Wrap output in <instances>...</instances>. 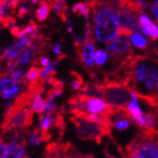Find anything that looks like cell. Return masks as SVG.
<instances>
[{"mask_svg":"<svg viewBox=\"0 0 158 158\" xmlns=\"http://www.w3.org/2000/svg\"><path fill=\"white\" fill-rule=\"evenodd\" d=\"M128 67L129 89L151 104L158 105V57L133 55Z\"/></svg>","mask_w":158,"mask_h":158,"instance_id":"1","label":"cell"},{"mask_svg":"<svg viewBox=\"0 0 158 158\" xmlns=\"http://www.w3.org/2000/svg\"><path fill=\"white\" fill-rule=\"evenodd\" d=\"M94 12V36L101 43H108L118 32L117 9L107 2L91 0L87 2Z\"/></svg>","mask_w":158,"mask_h":158,"instance_id":"2","label":"cell"},{"mask_svg":"<svg viewBox=\"0 0 158 158\" xmlns=\"http://www.w3.org/2000/svg\"><path fill=\"white\" fill-rule=\"evenodd\" d=\"M136 97L137 94L126 85L114 82H106L102 85V98L116 109L126 108L132 98Z\"/></svg>","mask_w":158,"mask_h":158,"instance_id":"3","label":"cell"},{"mask_svg":"<svg viewBox=\"0 0 158 158\" xmlns=\"http://www.w3.org/2000/svg\"><path fill=\"white\" fill-rule=\"evenodd\" d=\"M73 121L76 124L78 136L82 139H98L108 129V125L93 123L82 117L76 116Z\"/></svg>","mask_w":158,"mask_h":158,"instance_id":"4","label":"cell"},{"mask_svg":"<svg viewBox=\"0 0 158 158\" xmlns=\"http://www.w3.org/2000/svg\"><path fill=\"white\" fill-rule=\"evenodd\" d=\"M128 158H158V143L145 140L134 147Z\"/></svg>","mask_w":158,"mask_h":158,"instance_id":"5","label":"cell"},{"mask_svg":"<svg viewBox=\"0 0 158 158\" xmlns=\"http://www.w3.org/2000/svg\"><path fill=\"white\" fill-rule=\"evenodd\" d=\"M118 19L121 26L131 29L132 31H138L140 29L138 19L136 15L138 13L134 12L126 7H118Z\"/></svg>","mask_w":158,"mask_h":158,"instance_id":"6","label":"cell"},{"mask_svg":"<svg viewBox=\"0 0 158 158\" xmlns=\"http://www.w3.org/2000/svg\"><path fill=\"white\" fill-rule=\"evenodd\" d=\"M31 42H32V40L27 35L19 38V42H17L14 45H12L9 48H6L4 50L3 55H2V60L8 61V62L14 60L18 55H20L21 52H23L26 49V47H28L31 44Z\"/></svg>","mask_w":158,"mask_h":158,"instance_id":"7","label":"cell"},{"mask_svg":"<svg viewBox=\"0 0 158 158\" xmlns=\"http://www.w3.org/2000/svg\"><path fill=\"white\" fill-rule=\"evenodd\" d=\"M77 54L79 56L82 65L88 69H93L94 66V56H96V52H94V45L93 41H88L84 46L76 48Z\"/></svg>","mask_w":158,"mask_h":158,"instance_id":"8","label":"cell"},{"mask_svg":"<svg viewBox=\"0 0 158 158\" xmlns=\"http://www.w3.org/2000/svg\"><path fill=\"white\" fill-rule=\"evenodd\" d=\"M0 158H27L26 148L18 137H14L9 142L7 151L0 154Z\"/></svg>","mask_w":158,"mask_h":158,"instance_id":"9","label":"cell"},{"mask_svg":"<svg viewBox=\"0 0 158 158\" xmlns=\"http://www.w3.org/2000/svg\"><path fill=\"white\" fill-rule=\"evenodd\" d=\"M140 28L143 31V33L148 37H151L152 41H156L158 39V26L148 19V15L141 14L139 18Z\"/></svg>","mask_w":158,"mask_h":158,"instance_id":"10","label":"cell"},{"mask_svg":"<svg viewBox=\"0 0 158 158\" xmlns=\"http://www.w3.org/2000/svg\"><path fill=\"white\" fill-rule=\"evenodd\" d=\"M19 82L13 78H2L1 80V96L4 99H10L19 93Z\"/></svg>","mask_w":158,"mask_h":158,"instance_id":"11","label":"cell"},{"mask_svg":"<svg viewBox=\"0 0 158 158\" xmlns=\"http://www.w3.org/2000/svg\"><path fill=\"white\" fill-rule=\"evenodd\" d=\"M157 118L153 114H146L144 113L141 117L133 120V123L137 124L139 127L146 129L148 131H152L155 128Z\"/></svg>","mask_w":158,"mask_h":158,"instance_id":"12","label":"cell"},{"mask_svg":"<svg viewBox=\"0 0 158 158\" xmlns=\"http://www.w3.org/2000/svg\"><path fill=\"white\" fill-rule=\"evenodd\" d=\"M58 118L49 114H44L40 118V130L44 134H46L53 125L57 123Z\"/></svg>","mask_w":158,"mask_h":158,"instance_id":"13","label":"cell"},{"mask_svg":"<svg viewBox=\"0 0 158 158\" xmlns=\"http://www.w3.org/2000/svg\"><path fill=\"white\" fill-rule=\"evenodd\" d=\"M126 110H127V112H128L130 118H132V121L141 117L144 114V112L142 111V109L139 105V98L138 97L132 98V100L129 102L128 105L126 106Z\"/></svg>","mask_w":158,"mask_h":158,"instance_id":"14","label":"cell"},{"mask_svg":"<svg viewBox=\"0 0 158 158\" xmlns=\"http://www.w3.org/2000/svg\"><path fill=\"white\" fill-rule=\"evenodd\" d=\"M46 102L44 100L41 94H36L32 99V105H31V110L33 113L36 114H42L45 110Z\"/></svg>","mask_w":158,"mask_h":158,"instance_id":"15","label":"cell"},{"mask_svg":"<svg viewBox=\"0 0 158 158\" xmlns=\"http://www.w3.org/2000/svg\"><path fill=\"white\" fill-rule=\"evenodd\" d=\"M51 10L48 1H41L39 9L35 13V17L39 21H44L48 17L49 11Z\"/></svg>","mask_w":158,"mask_h":158,"instance_id":"16","label":"cell"},{"mask_svg":"<svg viewBox=\"0 0 158 158\" xmlns=\"http://www.w3.org/2000/svg\"><path fill=\"white\" fill-rule=\"evenodd\" d=\"M70 76H72V81H70V86H72L73 90L79 91V90H84V79L82 76L76 73L75 70H73L70 73Z\"/></svg>","mask_w":158,"mask_h":158,"instance_id":"17","label":"cell"},{"mask_svg":"<svg viewBox=\"0 0 158 158\" xmlns=\"http://www.w3.org/2000/svg\"><path fill=\"white\" fill-rule=\"evenodd\" d=\"M90 6L85 3H77L73 7V13L79 17H83L88 19L89 17V11H90Z\"/></svg>","mask_w":158,"mask_h":158,"instance_id":"18","label":"cell"},{"mask_svg":"<svg viewBox=\"0 0 158 158\" xmlns=\"http://www.w3.org/2000/svg\"><path fill=\"white\" fill-rule=\"evenodd\" d=\"M42 72L43 69H41L40 68L32 67L25 74V78L29 82H38L42 78Z\"/></svg>","mask_w":158,"mask_h":158,"instance_id":"19","label":"cell"},{"mask_svg":"<svg viewBox=\"0 0 158 158\" xmlns=\"http://www.w3.org/2000/svg\"><path fill=\"white\" fill-rule=\"evenodd\" d=\"M44 140V133L41 131H34L30 134L27 138V143L31 147H39Z\"/></svg>","mask_w":158,"mask_h":158,"instance_id":"20","label":"cell"},{"mask_svg":"<svg viewBox=\"0 0 158 158\" xmlns=\"http://www.w3.org/2000/svg\"><path fill=\"white\" fill-rule=\"evenodd\" d=\"M130 41L134 45L137 47V48H140V49H145V48H147V46H148L147 40L142 35H140L139 33L132 34Z\"/></svg>","mask_w":158,"mask_h":158,"instance_id":"21","label":"cell"},{"mask_svg":"<svg viewBox=\"0 0 158 158\" xmlns=\"http://www.w3.org/2000/svg\"><path fill=\"white\" fill-rule=\"evenodd\" d=\"M94 60H96L97 65L101 66L103 65L107 60V53L103 50H98L96 52V56H94Z\"/></svg>","mask_w":158,"mask_h":158,"instance_id":"22","label":"cell"},{"mask_svg":"<svg viewBox=\"0 0 158 158\" xmlns=\"http://www.w3.org/2000/svg\"><path fill=\"white\" fill-rule=\"evenodd\" d=\"M31 53H32V50L31 49H26L22 52V54L20 55V57L19 58V63L20 64H23V63H28L30 61L31 58Z\"/></svg>","mask_w":158,"mask_h":158,"instance_id":"23","label":"cell"},{"mask_svg":"<svg viewBox=\"0 0 158 158\" xmlns=\"http://www.w3.org/2000/svg\"><path fill=\"white\" fill-rule=\"evenodd\" d=\"M15 19L13 17H8V15L1 17V24L4 28H8L9 26L15 24Z\"/></svg>","mask_w":158,"mask_h":158,"instance_id":"24","label":"cell"},{"mask_svg":"<svg viewBox=\"0 0 158 158\" xmlns=\"http://www.w3.org/2000/svg\"><path fill=\"white\" fill-rule=\"evenodd\" d=\"M21 69H15L14 70V72L11 73V78H13L14 80H15L17 82H20L21 80Z\"/></svg>","mask_w":158,"mask_h":158,"instance_id":"25","label":"cell"},{"mask_svg":"<svg viewBox=\"0 0 158 158\" xmlns=\"http://www.w3.org/2000/svg\"><path fill=\"white\" fill-rule=\"evenodd\" d=\"M21 31H22V28L21 27H19V26H15L14 25L12 28H11V34L15 37V38H20L21 37Z\"/></svg>","mask_w":158,"mask_h":158,"instance_id":"26","label":"cell"},{"mask_svg":"<svg viewBox=\"0 0 158 158\" xmlns=\"http://www.w3.org/2000/svg\"><path fill=\"white\" fill-rule=\"evenodd\" d=\"M28 14V8H25V7H21L20 9L19 10V18H24L26 17V15Z\"/></svg>","mask_w":158,"mask_h":158,"instance_id":"27","label":"cell"},{"mask_svg":"<svg viewBox=\"0 0 158 158\" xmlns=\"http://www.w3.org/2000/svg\"><path fill=\"white\" fill-rule=\"evenodd\" d=\"M128 1L129 0H111V2L116 3L118 7H124Z\"/></svg>","mask_w":158,"mask_h":158,"instance_id":"28","label":"cell"},{"mask_svg":"<svg viewBox=\"0 0 158 158\" xmlns=\"http://www.w3.org/2000/svg\"><path fill=\"white\" fill-rule=\"evenodd\" d=\"M151 6H152V13L153 14V15L155 17V19L158 20V6L157 5H153L152 3H151Z\"/></svg>","mask_w":158,"mask_h":158,"instance_id":"29","label":"cell"},{"mask_svg":"<svg viewBox=\"0 0 158 158\" xmlns=\"http://www.w3.org/2000/svg\"><path fill=\"white\" fill-rule=\"evenodd\" d=\"M40 64L44 67H47L50 63H49V59L48 58H41L40 59Z\"/></svg>","mask_w":158,"mask_h":158,"instance_id":"30","label":"cell"},{"mask_svg":"<svg viewBox=\"0 0 158 158\" xmlns=\"http://www.w3.org/2000/svg\"><path fill=\"white\" fill-rule=\"evenodd\" d=\"M54 52L56 53V54H58V55H61V54H63L62 52H61V45H60V44H55V46H54Z\"/></svg>","mask_w":158,"mask_h":158,"instance_id":"31","label":"cell"},{"mask_svg":"<svg viewBox=\"0 0 158 158\" xmlns=\"http://www.w3.org/2000/svg\"><path fill=\"white\" fill-rule=\"evenodd\" d=\"M56 158H73V156H69V155H61V156H58Z\"/></svg>","mask_w":158,"mask_h":158,"instance_id":"32","label":"cell"}]
</instances>
